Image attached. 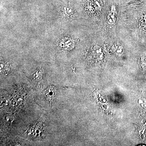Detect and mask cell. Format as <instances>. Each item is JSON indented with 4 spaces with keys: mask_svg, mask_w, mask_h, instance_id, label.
<instances>
[{
    "mask_svg": "<svg viewBox=\"0 0 146 146\" xmlns=\"http://www.w3.org/2000/svg\"><path fill=\"white\" fill-rule=\"evenodd\" d=\"M59 16L63 20L70 19L74 14V10L70 7L63 6L59 9Z\"/></svg>",
    "mask_w": 146,
    "mask_h": 146,
    "instance_id": "1",
    "label": "cell"
},
{
    "mask_svg": "<svg viewBox=\"0 0 146 146\" xmlns=\"http://www.w3.org/2000/svg\"><path fill=\"white\" fill-rule=\"evenodd\" d=\"M91 53L93 57L96 59H100L103 56L102 50L100 46H94L91 49Z\"/></svg>",
    "mask_w": 146,
    "mask_h": 146,
    "instance_id": "2",
    "label": "cell"
},
{
    "mask_svg": "<svg viewBox=\"0 0 146 146\" xmlns=\"http://www.w3.org/2000/svg\"><path fill=\"white\" fill-rule=\"evenodd\" d=\"M116 10L115 7H112L111 10L110 11L107 17V22L110 25L115 24L116 21Z\"/></svg>",
    "mask_w": 146,
    "mask_h": 146,
    "instance_id": "3",
    "label": "cell"
},
{
    "mask_svg": "<svg viewBox=\"0 0 146 146\" xmlns=\"http://www.w3.org/2000/svg\"><path fill=\"white\" fill-rule=\"evenodd\" d=\"M64 44H63L62 46L66 49L71 50L74 48V42L73 39L71 38H66L64 39Z\"/></svg>",
    "mask_w": 146,
    "mask_h": 146,
    "instance_id": "4",
    "label": "cell"
},
{
    "mask_svg": "<svg viewBox=\"0 0 146 146\" xmlns=\"http://www.w3.org/2000/svg\"><path fill=\"white\" fill-rule=\"evenodd\" d=\"M10 70V68L9 64L1 61V72L3 74H8Z\"/></svg>",
    "mask_w": 146,
    "mask_h": 146,
    "instance_id": "5",
    "label": "cell"
},
{
    "mask_svg": "<svg viewBox=\"0 0 146 146\" xmlns=\"http://www.w3.org/2000/svg\"><path fill=\"white\" fill-rule=\"evenodd\" d=\"M113 50L116 53L118 54H120L123 52V49L121 46L119 45L116 44L114 45L113 46Z\"/></svg>",
    "mask_w": 146,
    "mask_h": 146,
    "instance_id": "6",
    "label": "cell"
},
{
    "mask_svg": "<svg viewBox=\"0 0 146 146\" xmlns=\"http://www.w3.org/2000/svg\"><path fill=\"white\" fill-rule=\"evenodd\" d=\"M53 88H50L48 89L47 91L46 96L49 98H51L54 96L55 92Z\"/></svg>",
    "mask_w": 146,
    "mask_h": 146,
    "instance_id": "7",
    "label": "cell"
},
{
    "mask_svg": "<svg viewBox=\"0 0 146 146\" xmlns=\"http://www.w3.org/2000/svg\"><path fill=\"white\" fill-rule=\"evenodd\" d=\"M143 22L145 24V25L146 27V15L144 16L143 18Z\"/></svg>",
    "mask_w": 146,
    "mask_h": 146,
    "instance_id": "8",
    "label": "cell"
},
{
    "mask_svg": "<svg viewBox=\"0 0 146 146\" xmlns=\"http://www.w3.org/2000/svg\"><path fill=\"white\" fill-rule=\"evenodd\" d=\"M143 61L144 63H146V57L144 58L143 59Z\"/></svg>",
    "mask_w": 146,
    "mask_h": 146,
    "instance_id": "9",
    "label": "cell"
}]
</instances>
